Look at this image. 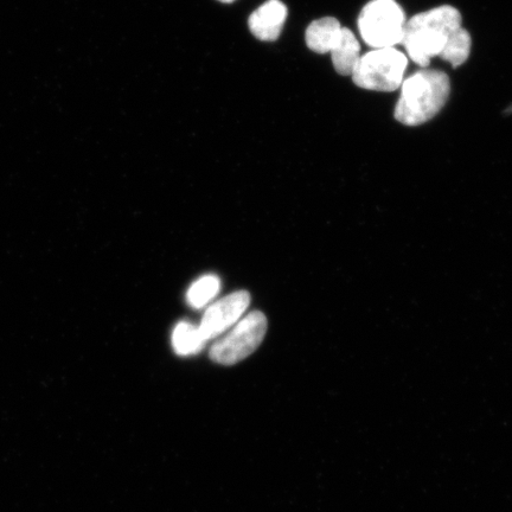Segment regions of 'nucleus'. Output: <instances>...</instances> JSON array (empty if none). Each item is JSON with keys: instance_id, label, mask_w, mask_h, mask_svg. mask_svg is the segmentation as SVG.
Listing matches in <instances>:
<instances>
[{"instance_id": "f257e3e1", "label": "nucleus", "mask_w": 512, "mask_h": 512, "mask_svg": "<svg viewBox=\"0 0 512 512\" xmlns=\"http://www.w3.org/2000/svg\"><path fill=\"white\" fill-rule=\"evenodd\" d=\"M395 119L406 126H419L432 120L446 105L451 82L441 70L424 69L402 82Z\"/></svg>"}, {"instance_id": "f03ea898", "label": "nucleus", "mask_w": 512, "mask_h": 512, "mask_svg": "<svg viewBox=\"0 0 512 512\" xmlns=\"http://www.w3.org/2000/svg\"><path fill=\"white\" fill-rule=\"evenodd\" d=\"M462 22L460 12L450 5L421 12L406 22L401 44L413 62L428 67L433 57L440 56L448 36L462 27Z\"/></svg>"}, {"instance_id": "7ed1b4c3", "label": "nucleus", "mask_w": 512, "mask_h": 512, "mask_svg": "<svg viewBox=\"0 0 512 512\" xmlns=\"http://www.w3.org/2000/svg\"><path fill=\"white\" fill-rule=\"evenodd\" d=\"M407 64V56L398 49H374L361 56L352 80L367 91L394 92L402 85Z\"/></svg>"}, {"instance_id": "20e7f679", "label": "nucleus", "mask_w": 512, "mask_h": 512, "mask_svg": "<svg viewBox=\"0 0 512 512\" xmlns=\"http://www.w3.org/2000/svg\"><path fill=\"white\" fill-rule=\"evenodd\" d=\"M405 24V12L395 0H371L358 18L363 41L374 49L401 44Z\"/></svg>"}, {"instance_id": "39448f33", "label": "nucleus", "mask_w": 512, "mask_h": 512, "mask_svg": "<svg viewBox=\"0 0 512 512\" xmlns=\"http://www.w3.org/2000/svg\"><path fill=\"white\" fill-rule=\"evenodd\" d=\"M268 324L264 313L253 311L233 326L228 334L210 349L211 361L222 366H234L260 347L266 336Z\"/></svg>"}, {"instance_id": "423d86ee", "label": "nucleus", "mask_w": 512, "mask_h": 512, "mask_svg": "<svg viewBox=\"0 0 512 512\" xmlns=\"http://www.w3.org/2000/svg\"><path fill=\"white\" fill-rule=\"evenodd\" d=\"M251 304V294L247 291H238L222 298L219 302L209 306L204 313L201 325L198 326L206 341L223 334L239 322Z\"/></svg>"}, {"instance_id": "0eeeda50", "label": "nucleus", "mask_w": 512, "mask_h": 512, "mask_svg": "<svg viewBox=\"0 0 512 512\" xmlns=\"http://www.w3.org/2000/svg\"><path fill=\"white\" fill-rule=\"evenodd\" d=\"M287 18V8L280 0H268L248 19L249 29L261 41L278 40Z\"/></svg>"}, {"instance_id": "6e6552de", "label": "nucleus", "mask_w": 512, "mask_h": 512, "mask_svg": "<svg viewBox=\"0 0 512 512\" xmlns=\"http://www.w3.org/2000/svg\"><path fill=\"white\" fill-rule=\"evenodd\" d=\"M342 25L334 17H324L312 22L306 30L307 47L317 54H328L334 49L341 35Z\"/></svg>"}, {"instance_id": "1a4fd4ad", "label": "nucleus", "mask_w": 512, "mask_h": 512, "mask_svg": "<svg viewBox=\"0 0 512 512\" xmlns=\"http://www.w3.org/2000/svg\"><path fill=\"white\" fill-rule=\"evenodd\" d=\"M331 59L339 75L351 76L355 72L361 60V46L350 29L342 28L336 46L331 50Z\"/></svg>"}, {"instance_id": "9d476101", "label": "nucleus", "mask_w": 512, "mask_h": 512, "mask_svg": "<svg viewBox=\"0 0 512 512\" xmlns=\"http://www.w3.org/2000/svg\"><path fill=\"white\" fill-rule=\"evenodd\" d=\"M206 344L198 326L187 322L179 323L172 334V347L179 356L196 355Z\"/></svg>"}, {"instance_id": "9b49d317", "label": "nucleus", "mask_w": 512, "mask_h": 512, "mask_svg": "<svg viewBox=\"0 0 512 512\" xmlns=\"http://www.w3.org/2000/svg\"><path fill=\"white\" fill-rule=\"evenodd\" d=\"M472 40L469 31L460 27L448 36L445 47L439 57L450 62L454 68L462 66L469 59Z\"/></svg>"}, {"instance_id": "f8f14e48", "label": "nucleus", "mask_w": 512, "mask_h": 512, "mask_svg": "<svg viewBox=\"0 0 512 512\" xmlns=\"http://www.w3.org/2000/svg\"><path fill=\"white\" fill-rule=\"evenodd\" d=\"M221 290V280L216 275H204L191 285L187 294L188 304L196 310L203 309Z\"/></svg>"}, {"instance_id": "ddd939ff", "label": "nucleus", "mask_w": 512, "mask_h": 512, "mask_svg": "<svg viewBox=\"0 0 512 512\" xmlns=\"http://www.w3.org/2000/svg\"><path fill=\"white\" fill-rule=\"evenodd\" d=\"M219 2H222V3H233L235 2V0H219Z\"/></svg>"}]
</instances>
